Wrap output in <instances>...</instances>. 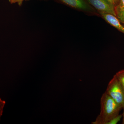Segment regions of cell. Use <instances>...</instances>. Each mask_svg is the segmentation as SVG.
Wrapping results in <instances>:
<instances>
[{
	"instance_id": "6da1fadb",
	"label": "cell",
	"mask_w": 124,
	"mask_h": 124,
	"mask_svg": "<svg viewBox=\"0 0 124 124\" xmlns=\"http://www.w3.org/2000/svg\"><path fill=\"white\" fill-rule=\"evenodd\" d=\"M101 110L100 114L93 124H107L116 117L122 107L114 101L106 92L103 94L100 100Z\"/></svg>"
},
{
	"instance_id": "7a4b0ae2",
	"label": "cell",
	"mask_w": 124,
	"mask_h": 124,
	"mask_svg": "<svg viewBox=\"0 0 124 124\" xmlns=\"http://www.w3.org/2000/svg\"><path fill=\"white\" fill-rule=\"evenodd\" d=\"M105 92L123 108L124 106V88L115 75L108 83Z\"/></svg>"
},
{
	"instance_id": "3957f363",
	"label": "cell",
	"mask_w": 124,
	"mask_h": 124,
	"mask_svg": "<svg viewBox=\"0 0 124 124\" xmlns=\"http://www.w3.org/2000/svg\"><path fill=\"white\" fill-rule=\"evenodd\" d=\"M99 12L111 14L116 16L115 6L108 0H87Z\"/></svg>"
},
{
	"instance_id": "277c9868",
	"label": "cell",
	"mask_w": 124,
	"mask_h": 124,
	"mask_svg": "<svg viewBox=\"0 0 124 124\" xmlns=\"http://www.w3.org/2000/svg\"><path fill=\"white\" fill-rule=\"evenodd\" d=\"M64 4L77 9L86 12H92L93 9L85 0H60Z\"/></svg>"
},
{
	"instance_id": "5b68a950",
	"label": "cell",
	"mask_w": 124,
	"mask_h": 124,
	"mask_svg": "<svg viewBox=\"0 0 124 124\" xmlns=\"http://www.w3.org/2000/svg\"><path fill=\"white\" fill-rule=\"evenodd\" d=\"M115 9L116 17L121 23L124 24V0H119Z\"/></svg>"
},
{
	"instance_id": "8992f818",
	"label": "cell",
	"mask_w": 124,
	"mask_h": 124,
	"mask_svg": "<svg viewBox=\"0 0 124 124\" xmlns=\"http://www.w3.org/2000/svg\"><path fill=\"white\" fill-rule=\"evenodd\" d=\"M115 75L124 88V69L119 71Z\"/></svg>"
},
{
	"instance_id": "52a82bcc",
	"label": "cell",
	"mask_w": 124,
	"mask_h": 124,
	"mask_svg": "<svg viewBox=\"0 0 124 124\" xmlns=\"http://www.w3.org/2000/svg\"><path fill=\"white\" fill-rule=\"evenodd\" d=\"M122 117V115H119L116 117L113 118L110 121L108 122L107 124H116L121 119Z\"/></svg>"
},
{
	"instance_id": "ba28073f",
	"label": "cell",
	"mask_w": 124,
	"mask_h": 124,
	"mask_svg": "<svg viewBox=\"0 0 124 124\" xmlns=\"http://www.w3.org/2000/svg\"><path fill=\"white\" fill-rule=\"evenodd\" d=\"M6 102L4 100H2L0 98V117L2 115L3 110L5 104Z\"/></svg>"
},
{
	"instance_id": "9c48e42d",
	"label": "cell",
	"mask_w": 124,
	"mask_h": 124,
	"mask_svg": "<svg viewBox=\"0 0 124 124\" xmlns=\"http://www.w3.org/2000/svg\"><path fill=\"white\" fill-rule=\"evenodd\" d=\"M24 0H9V1L11 4L17 3L19 5H22L23 2Z\"/></svg>"
},
{
	"instance_id": "30bf717a",
	"label": "cell",
	"mask_w": 124,
	"mask_h": 124,
	"mask_svg": "<svg viewBox=\"0 0 124 124\" xmlns=\"http://www.w3.org/2000/svg\"><path fill=\"white\" fill-rule=\"evenodd\" d=\"M111 4L115 6L118 4L119 0H108Z\"/></svg>"
},
{
	"instance_id": "8fae6325",
	"label": "cell",
	"mask_w": 124,
	"mask_h": 124,
	"mask_svg": "<svg viewBox=\"0 0 124 124\" xmlns=\"http://www.w3.org/2000/svg\"><path fill=\"white\" fill-rule=\"evenodd\" d=\"M124 109V111H123V114H122V117H123V119H122V124H124V106L123 107V108Z\"/></svg>"
},
{
	"instance_id": "7c38bea8",
	"label": "cell",
	"mask_w": 124,
	"mask_h": 124,
	"mask_svg": "<svg viewBox=\"0 0 124 124\" xmlns=\"http://www.w3.org/2000/svg\"></svg>"
}]
</instances>
